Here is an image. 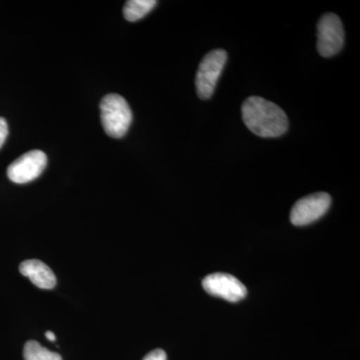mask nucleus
I'll list each match as a JSON object with an SVG mask.
<instances>
[{"instance_id":"obj_8","label":"nucleus","mask_w":360,"mask_h":360,"mask_svg":"<svg viewBox=\"0 0 360 360\" xmlns=\"http://www.w3.org/2000/svg\"><path fill=\"white\" fill-rule=\"evenodd\" d=\"M20 274L28 277L32 283L42 290H51L56 285L53 271L39 259H28L20 266Z\"/></svg>"},{"instance_id":"obj_9","label":"nucleus","mask_w":360,"mask_h":360,"mask_svg":"<svg viewBox=\"0 0 360 360\" xmlns=\"http://www.w3.org/2000/svg\"><path fill=\"white\" fill-rule=\"evenodd\" d=\"M156 4L155 0H129L123 7V15L125 20L134 22L148 15Z\"/></svg>"},{"instance_id":"obj_4","label":"nucleus","mask_w":360,"mask_h":360,"mask_svg":"<svg viewBox=\"0 0 360 360\" xmlns=\"http://www.w3.org/2000/svg\"><path fill=\"white\" fill-rule=\"evenodd\" d=\"M345 44V30L338 15L326 13L317 25V49L323 58L335 56Z\"/></svg>"},{"instance_id":"obj_10","label":"nucleus","mask_w":360,"mask_h":360,"mask_svg":"<svg viewBox=\"0 0 360 360\" xmlns=\"http://www.w3.org/2000/svg\"><path fill=\"white\" fill-rule=\"evenodd\" d=\"M23 356L25 360H63L60 355L41 347L35 340H30L25 343Z\"/></svg>"},{"instance_id":"obj_12","label":"nucleus","mask_w":360,"mask_h":360,"mask_svg":"<svg viewBox=\"0 0 360 360\" xmlns=\"http://www.w3.org/2000/svg\"><path fill=\"white\" fill-rule=\"evenodd\" d=\"M8 135V125L4 118L0 117V148L4 146Z\"/></svg>"},{"instance_id":"obj_2","label":"nucleus","mask_w":360,"mask_h":360,"mask_svg":"<svg viewBox=\"0 0 360 360\" xmlns=\"http://www.w3.org/2000/svg\"><path fill=\"white\" fill-rule=\"evenodd\" d=\"M104 131L113 139H122L129 131L132 112L129 103L118 94H108L101 103Z\"/></svg>"},{"instance_id":"obj_5","label":"nucleus","mask_w":360,"mask_h":360,"mask_svg":"<svg viewBox=\"0 0 360 360\" xmlns=\"http://www.w3.org/2000/svg\"><path fill=\"white\" fill-rule=\"evenodd\" d=\"M328 193H319L305 196L295 203L291 210L290 221L295 226H304L321 219L330 207Z\"/></svg>"},{"instance_id":"obj_1","label":"nucleus","mask_w":360,"mask_h":360,"mask_svg":"<svg viewBox=\"0 0 360 360\" xmlns=\"http://www.w3.org/2000/svg\"><path fill=\"white\" fill-rule=\"evenodd\" d=\"M243 120L253 134L264 139L281 136L288 131L285 112L276 103L258 96L246 99L241 108Z\"/></svg>"},{"instance_id":"obj_6","label":"nucleus","mask_w":360,"mask_h":360,"mask_svg":"<svg viewBox=\"0 0 360 360\" xmlns=\"http://www.w3.org/2000/svg\"><path fill=\"white\" fill-rule=\"evenodd\" d=\"M46 165L47 156L44 151L32 150L21 155L9 165L7 176L14 184H27L39 177Z\"/></svg>"},{"instance_id":"obj_3","label":"nucleus","mask_w":360,"mask_h":360,"mask_svg":"<svg viewBox=\"0 0 360 360\" xmlns=\"http://www.w3.org/2000/svg\"><path fill=\"white\" fill-rule=\"evenodd\" d=\"M226 61L227 53L222 49L210 51L201 60L195 79L196 91L201 99L212 96Z\"/></svg>"},{"instance_id":"obj_7","label":"nucleus","mask_w":360,"mask_h":360,"mask_svg":"<svg viewBox=\"0 0 360 360\" xmlns=\"http://www.w3.org/2000/svg\"><path fill=\"white\" fill-rule=\"evenodd\" d=\"M202 288L210 295L224 298L229 302H238L248 295L245 284L227 274H213L205 276Z\"/></svg>"},{"instance_id":"obj_13","label":"nucleus","mask_w":360,"mask_h":360,"mask_svg":"<svg viewBox=\"0 0 360 360\" xmlns=\"http://www.w3.org/2000/svg\"><path fill=\"white\" fill-rule=\"evenodd\" d=\"M45 336H46L47 340L51 341L56 340V335H54V333H52V331H46V333H45Z\"/></svg>"},{"instance_id":"obj_11","label":"nucleus","mask_w":360,"mask_h":360,"mask_svg":"<svg viewBox=\"0 0 360 360\" xmlns=\"http://www.w3.org/2000/svg\"><path fill=\"white\" fill-rule=\"evenodd\" d=\"M142 360H167V356L165 350L155 349L149 352V354Z\"/></svg>"}]
</instances>
